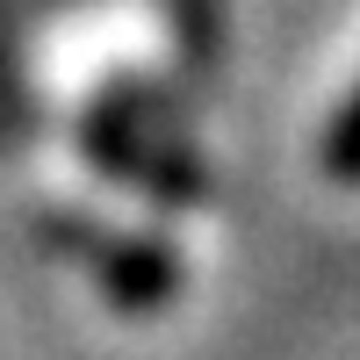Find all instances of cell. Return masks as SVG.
Returning <instances> with one entry per match:
<instances>
[{"instance_id": "obj_1", "label": "cell", "mask_w": 360, "mask_h": 360, "mask_svg": "<svg viewBox=\"0 0 360 360\" xmlns=\"http://www.w3.org/2000/svg\"><path fill=\"white\" fill-rule=\"evenodd\" d=\"M79 144H86V159H94L108 180L152 188V202H173V209H202L209 202L202 159L180 137L159 130V101H144V94H115L108 108H94Z\"/></svg>"}, {"instance_id": "obj_2", "label": "cell", "mask_w": 360, "mask_h": 360, "mask_svg": "<svg viewBox=\"0 0 360 360\" xmlns=\"http://www.w3.org/2000/svg\"><path fill=\"white\" fill-rule=\"evenodd\" d=\"M44 231L65 252H79L86 266H94V281L108 288V303L130 310V317H152V310H166L180 295V259H173L166 238H152V231L130 238V231H101L94 217H51Z\"/></svg>"}, {"instance_id": "obj_3", "label": "cell", "mask_w": 360, "mask_h": 360, "mask_svg": "<svg viewBox=\"0 0 360 360\" xmlns=\"http://www.w3.org/2000/svg\"><path fill=\"white\" fill-rule=\"evenodd\" d=\"M324 173L346 180V188H360V86L339 101L332 123H324Z\"/></svg>"}]
</instances>
